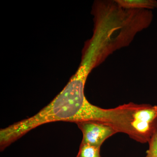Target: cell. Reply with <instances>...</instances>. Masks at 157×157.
<instances>
[{
    "instance_id": "obj_1",
    "label": "cell",
    "mask_w": 157,
    "mask_h": 157,
    "mask_svg": "<svg viewBox=\"0 0 157 157\" xmlns=\"http://www.w3.org/2000/svg\"><path fill=\"white\" fill-rule=\"evenodd\" d=\"M89 73L82 66L67 85L48 105L36 114L0 130V150L2 151L31 130L56 121L74 122L92 120L95 106L84 95V86Z\"/></svg>"
},
{
    "instance_id": "obj_2",
    "label": "cell",
    "mask_w": 157,
    "mask_h": 157,
    "mask_svg": "<svg viewBox=\"0 0 157 157\" xmlns=\"http://www.w3.org/2000/svg\"><path fill=\"white\" fill-rule=\"evenodd\" d=\"M157 129V106L142 104L136 113L133 125L135 139L139 143H148Z\"/></svg>"
},
{
    "instance_id": "obj_3",
    "label": "cell",
    "mask_w": 157,
    "mask_h": 157,
    "mask_svg": "<svg viewBox=\"0 0 157 157\" xmlns=\"http://www.w3.org/2000/svg\"><path fill=\"white\" fill-rule=\"evenodd\" d=\"M82 133L81 143L101 147L107 139L117 132L113 127L94 121H85L76 123Z\"/></svg>"
},
{
    "instance_id": "obj_4",
    "label": "cell",
    "mask_w": 157,
    "mask_h": 157,
    "mask_svg": "<svg viewBox=\"0 0 157 157\" xmlns=\"http://www.w3.org/2000/svg\"><path fill=\"white\" fill-rule=\"evenodd\" d=\"M115 2L125 9H155L157 8V2L154 0H117Z\"/></svg>"
},
{
    "instance_id": "obj_5",
    "label": "cell",
    "mask_w": 157,
    "mask_h": 157,
    "mask_svg": "<svg viewBox=\"0 0 157 157\" xmlns=\"http://www.w3.org/2000/svg\"><path fill=\"white\" fill-rule=\"evenodd\" d=\"M101 148L90 144L81 143L76 157H102Z\"/></svg>"
},
{
    "instance_id": "obj_6",
    "label": "cell",
    "mask_w": 157,
    "mask_h": 157,
    "mask_svg": "<svg viewBox=\"0 0 157 157\" xmlns=\"http://www.w3.org/2000/svg\"><path fill=\"white\" fill-rule=\"evenodd\" d=\"M148 143V148L144 157H157V129Z\"/></svg>"
}]
</instances>
